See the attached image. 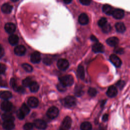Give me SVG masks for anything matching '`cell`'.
Segmentation results:
<instances>
[{
    "label": "cell",
    "mask_w": 130,
    "mask_h": 130,
    "mask_svg": "<svg viewBox=\"0 0 130 130\" xmlns=\"http://www.w3.org/2000/svg\"><path fill=\"white\" fill-rule=\"evenodd\" d=\"M59 81L65 86H71L74 83L73 77L70 75L63 76L59 78Z\"/></svg>",
    "instance_id": "1"
},
{
    "label": "cell",
    "mask_w": 130,
    "mask_h": 130,
    "mask_svg": "<svg viewBox=\"0 0 130 130\" xmlns=\"http://www.w3.org/2000/svg\"><path fill=\"white\" fill-rule=\"evenodd\" d=\"M59 113V110L56 107L53 106L50 107L47 112V116L50 119H54L56 118Z\"/></svg>",
    "instance_id": "2"
},
{
    "label": "cell",
    "mask_w": 130,
    "mask_h": 130,
    "mask_svg": "<svg viewBox=\"0 0 130 130\" xmlns=\"http://www.w3.org/2000/svg\"><path fill=\"white\" fill-rule=\"evenodd\" d=\"M72 124V119L69 116H66L63 120L61 124L60 129L62 130H69Z\"/></svg>",
    "instance_id": "3"
},
{
    "label": "cell",
    "mask_w": 130,
    "mask_h": 130,
    "mask_svg": "<svg viewBox=\"0 0 130 130\" xmlns=\"http://www.w3.org/2000/svg\"><path fill=\"white\" fill-rule=\"evenodd\" d=\"M57 66L60 70H66L69 67V63L67 59L61 58L57 61Z\"/></svg>",
    "instance_id": "4"
},
{
    "label": "cell",
    "mask_w": 130,
    "mask_h": 130,
    "mask_svg": "<svg viewBox=\"0 0 130 130\" xmlns=\"http://www.w3.org/2000/svg\"><path fill=\"white\" fill-rule=\"evenodd\" d=\"M64 105L66 107H71L75 106L76 104V100L73 96H67L64 99Z\"/></svg>",
    "instance_id": "5"
},
{
    "label": "cell",
    "mask_w": 130,
    "mask_h": 130,
    "mask_svg": "<svg viewBox=\"0 0 130 130\" xmlns=\"http://www.w3.org/2000/svg\"><path fill=\"white\" fill-rule=\"evenodd\" d=\"M110 61L116 67H119L122 64L121 59L115 54H111L109 57Z\"/></svg>",
    "instance_id": "6"
},
{
    "label": "cell",
    "mask_w": 130,
    "mask_h": 130,
    "mask_svg": "<svg viewBox=\"0 0 130 130\" xmlns=\"http://www.w3.org/2000/svg\"><path fill=\"white\" fill-rule=\"evenodd\" d=\"M34 125L38 129H44L47 127L46 123L43 120L38 119H36L34 121Z\"/></svg>",
    "instance_id": "7"
},
{
    "label": "cell",
    "mask_w": 130,
    "mask_h": 130,
    "mask_svg": "<svg viewBox=\"0 0 130 130\" xmlns=\"http://www.w3.org/2000/svg\"><path fill=\"white\" fill-rule=\"evenodd\" d=\"M12 108V103L8 100H5L1 104V109L5 112L10 111Z\"/></svg>",
    "instance_id": "8"
},
{
    "label": "cell",
    "mask_w": 130,
    "mask_h": 130,
    "mask_svg": "<svg viewBox=\"0 0 130 130\" xmlns=\"http://www.w3.org/2000/svg\"><path fill=\"white\" fill-rule=\"evenodd\" d=\"M92 49L95 53H103L104 51V46L100 43L97 42L94 44L92 47Z\"/></svg>",
    "instance_id": "9"
},
{
    "label": "cell",
    "mask_w": 130,
    "mask_h": 130,
    "mask_svg": "<svg viewBox=\"0 0 130 130\" xmlns=\"http://www.w3.org/2000/svg\"><path fill=\"white\" fill-rule=\"evenodd\" d=\"M124 11L120 9H114L112 14V16H113V17L117 19H120L122 18L124 16Z\"/></svg>",
    "instance_id": "10"
},
{
    "label": "cell",
    "mask_w": 130,
    "mask_h": 130,
    "mask_svg": "<svg viewBox=\"0 0 130 130\" xmlns=\"http://www.w3.org/2000/svg\"><path fill=\"white\" fill-rule=\"evenodd\" d=\"M117 89L116 87L112 85L108 88L106 94L110 98H114L117 95Z\"/></svg>",
    "instance_id": "11"
},
{
    "label": "cell",
    "mask_w": 130,
    "mask_h": 130,
    "mask_svg": "<svg viewBox=\"0 0 130 130\" xmlns=\"http://www.w3.org/2000/svg\"><path fill=\"white\" fill-rule=\"evenodd\" d=\"M26 52V49L23 45H18L14 49V53L18 56L23 55Z\"/></svg>",
    "instance_id": "12"
},
{
    "label": "cell",
    "mask_w": 130,
    "mask_h": 130,
    "mask_svg": "<svg viewBox=\"0 0 130 130\" xmlns=\"http://www.w3.org/2000/svg\"><path fill=\"white\" fill-rule=\"evenodd\" d=\"M41 55L38 51H35L30 55V60L33 63H39L41 61Z\"/></svg>",
    "instance_id": "13"
},
{
    "label": "cell",
    "mask_w": 130,
    "mask_h": 130,
    "mask_svg": "<svg viewBox=\"0 0 130 130\" xmlns=\"http://www.w3.org/2000/svg\"><path fill=\"white\" fill-rule=\"evenodd\" d=\"M78 21L81 25L87 24L89 22V19L87 15L85 13L81 14L78 17Z\"/></svg>",
    "instance_id": "14"
},
{
    "label": "cell",
    "mask_w": 130,
    "mask_h": 130,
    "mask_svg": "<svg viewBox=\"0 0 130 130\" xmlns=\"http://www.w3.org/2000/svg\"><path fill=\"white\" fill-rule=\"evenodd\" d=\"M27 104L29 107L31 108H36L38 106L39 101L36 98L31 96L28 98L27 100Z\"/></svg>",
    "instance_id": "15"
},
{
    "label": "cell",
    "mask_w": 130,
    "mask_h": 130,
    "mask_svg": "<svg viewBox=\"0 0 130 130\" xmlns=\"http://www.w3.org/2000/svg\"><path fill=\"white\" fill-rule=\"evenodd\" d=\"M5 30L9 34H13L16 29V26L14 24L11 22L7 23L5 25Z\"/></svg>",
    "instance_id": "16"
},
{
    "label": "cell",
    "mask_w": 130,
    "mask_h": 130,
    "mask_svg": "<svg viewBox=\"0 0 130 130\" xmlns=\"http://www.w3.org/2000/svg\"><path fill=\"white\" fill-rule=\"evenodd\" d=\"M106 43L110 46H116L119 43V39L115 37H112L109 38L106 40Z\"/></svg>",
    "instance_id": "17"
},
{
    "label": "cell",
    "mask_w": 130,
    "mask_h": 130,
    "mask_svg": "<svg viewBox=\"0 0 130 130\" xmlns=\"http://www.w3.org/2000/svg\"><path fill=\"white\" fill-rule=\"evenodd\" d=\"M102 10L103 12L106 14L108 15H112L114 9H113V8L109 5L106 4L103 6Z\"/></svg>",
    "instance_id": "18"
},
{
    "label": "cell",
    "mask_w": 130,
    "mask_h": 130,
    "mask_svg": "<svg viewBox=\"0 0 130 130\" xmlns=\"http://www.w3.org/2000/svg\"><path fill=\"white\" fill-rule=\"evenodd\" d=\"M115 27L116 31L120 33H123L126 30V27L124 24L121 22L116 23L115 25Z\"/></svg>",
    "instance_id": "19"
},
{
    "label": "cell",
    "mask_w": 130,
    "mask_h": 130,
    "mask_svg": "<svg viewBox=\"0 0 130 130\" xmlns=\"http://www.w3.org/2000/svg\"><path fill=\"white\" fill-rule=\"evenodd\" d=\"M12 9H13L12 6L8 3H5L3 4L1 7L2 11L3 13L6 14L10 13L12 10Z\"/></svg>",
    "instance_id": "20"
},
{
    "label": "cell",
    "mask_w": 130,
    "mask_h": 130,
    "mask_svg": "<svg viewBox=\"0 0 130 130\" xmlns=\"http://www.w3.org/2000/svg\"><path fill=\"white\" fill-rule=\"evenodd\" d=\"M3 127L4 128L7 130H11L14 128L15 124L13 121H6L3 123Z\"/></svg>",
    "instance_id": "21"
},
{
    "label": "cell",
    "mask_w": 130,
    "mask_h": 130,
    "mask_svg": "<svg viewBox=\"0 0 130 130\" xmlns=\"http://www.w3.org/2000/svg\"><path fill=\"white\" fill-rule=\"evenodd\" d=\"M8 41L9 43L11 45L14 46L17 44L19 41V38L16 35H11L9 36L8 38Z\"/></svg>",
    "instance_id": "22"
},
{
    "label": "cell",
    "mask_w": 130,
    "mask_h": 130,
    "mask_svg": "<svg viewBox=\"0 0 130 130\" xmlns=\"http://www.w3.org/2000/svg\"><path fill=\"white\" fill-rule=\"evenodd\" d=\"M2 118L4 121H13L15 120V118L12 115L8 113H5L2 114Z\"/></svg>",
    "instance_id": "23"
},
{
    "label": "cell",
    "mask_w": 130,
    "mask_h": 130,
    "mask_svg": "<svg viewBox=\"0 0 130 130\" xmlns=\"http://www.w3.org/2000/svg\"><path fill=\"white\" fill-rule=\"evenodd\" d=\"M77 75H78V77L80 79H83L84 78V76H85L84 67L81 65H79L77 68Z\"/></svg>",
    "instance_id": "24"
},
{
    "label": "cell",
    "mask_w": 130,
    "mask_h": 130,
    "mask_svg": "<svg viewBox=\"0 0 130 130\" xmlns=\"http://www.w3.org/2000/svg\"><path fill=\"white\" fill-rule=\"evenodd\" d=\"M12 95L11 92L9 91H4L1 93V98L5 100H8L12 97Z\"/></svg>",
    "instance_id": "25"
},
{
    "label": "cell",
    "mask_w": 130,
    "mask_h": 130,
    "mask_svg": "<svg viewBox=\"0 0 130 130\" xmlns=\"http://www.w3.org/2000/svg\"><path fill=\"white\" fill-rule=\"evenodd\" d=\"M80 128L81 130H91L92 125L89 122H83L80 125Z\"/></svg>",
    "instance_id": "26"
},
{
    "label": "cell",
    "mask_w": 130,
    "mask_h": 130,
    "mask_svg": "<svg viewBox=\"0 0 130 130\" xmlns=\"http://www.w3.org/2000/svg\"><path fill=\"white\" fill-rule=\"evenodd\" d=\"M29 87V89H30V91H31L32 92H36L38 90L39 86V84H38V83H37L35 81H32V82L31 83V84L30 85Z\"/></svg>",
    "instance_id": "27"
},
{
    "label": "cell",
    "mask_w": 130,
    "mask_h": 130,
    "mask_svg": "<svg viewBox=\"0 0 130 130\" xmlns=\"http://www.w3.org/2000/svg\"><path fill=\"white\" fill-rule=\"evenodd\" d=\"M20 110L25 114V115L28 114L29 112V111H30L28 107L25 103H23L22 105V106L21 107V108H20Z\"/></svg>",
    "instance_id": "28"
},
{
    "label": "cell",
    "mask_w": 130,
    "mask_h": 130,
    "mask_svg": "<svg viewBox=\"0 0 130 130\" xmlns=\"http://www.w3.org/2000/svg\"><path fill=\"white\" fill-rule=\"evenodd\" d=\"M32 82L31 79L30 77H27L24 79L22 81V84L25 87H28Z\"/></svg>",
    "instance_id": "29"
},
{
    "label": "cell",
    "mask_w": 130,
    "mask_h": 130,
    "mask_svg": "<svg viewBox=\"0 0 130 130\" xmlns=\"http://www.w3.org/2000/svg\"><path fill=\"white\" fill-rule=\"evenodd\" d=\"M22 67L23 69L27 72H30L32 71V67L29 64L24 63L22 64Z\"/></svg>",
    "instance_id": "30"
},
{
    "label": "cell",
    "mask_w": 130,
    "mask_h": 130,
    "mask_svg": "<svg viewBox=\"0 0 130 130\" xmlns=\"http://www.w3.org/2000/svg\"><path fill=\"white\" fill-rule=\"evenodd\" d=\"M107 23V19L105 17H102L98 21V24L99 26L102 27H103L105 25H106Z\"/></svg>",
    "instance_id": "31"
},
{
    "label": "cell",
    "mask_w": 130,
    "mask_h": 130,
    "mask_svg": "<svg viewBox=\"0 0 130 130\" xmlns=\"http://www.w3.org/2000/svg\"><path fill=\"white\" fill-rule=\"evenodd\" d=\"M102 31L105 33H108L109 32L111 29V26L110 24L107 23L106 25H105L103 27H102Z\"/></svg>",
    "instance_id": "32"
},
{
    "label": "cell",
    "mask_w": 130,
    "mask_h": 130,
    "mask_svg": "<svg viewBox=\"0 0 130 130\" xmlns=\"http://www.w3.org/2000/svg\"><path fill=\"white\" fill-rule=\"evenodd\" d=\"M10 85L16 91L18 86L17 85L16 81L14 78H11L10 80Z\"/></svg>",
    "instance_id": "33"
},
{
    "label": "cell",
    "mask_w": 130,
    "mask_h": 130,
    "mask_svg": "<svg viewBox=\"0 0 130 130\" xmlns=\"http://www.w3.org/2000/svg\"><path fill=\"white\" fill-rule=\"evenodd\" d=\"M97 91L96 89L93 87H90L88 90V93L91 96H94L96 94Z\"/></svg>",
    "instance_id": "34"
},
{
    "label": "cell",
    "mask_w": 130,
    "mask_h": 130,
    "mask_svg": "<svg viewBox=\"0 0 130 130\" xmlns=\"http://www.w3.org/2000/svg\"><path fill=\"white\" fill-rule=\"evenodd\" d=\"M16 115H17V117H18L19 119H20V120L23 119L24 118V117H25V114L22 112V111H21L20 109L18 110L16 112Z\"/></svg>",
    "instance_id": "35"
},
{
    "label": "cell",
    "mask_w": 130,
    "mask_h": 130,
    "mask_svg": "<svg viewBox=\"0 0 130 130\" xmlns=\"http://www.w3.org/2000/svg\"><path fill=\"white\" fill-rule=\"evenodd\" d=\"M33 128V124L31 123H26L23 126L24 130H32Z\"/></svg>",
    "instance_id": "36"
},
{
    "label": "cell",
    "mask_w": 130,
    "mask_h": 130,
    "mask_svg": "<svg viewBox=\"0 0 130 130\" xmlns=\"http://www.w3.org/2000/svg\"><path fill=\"white\" fill-rule=\"evenodd\" d=\"M43 62L47 64V65H50L52 62V60L51 59V58L50 57H44L43 58Z\"/></svg>",
    "instance_id": "37"
},
{
    "label": "cell",
    "mask_w": 130,
    "mask_h": 130,
    "mask_svg": "<svg viewBox=\"0 0 130 130\" xmlns=\"http://www.w3.org/2000/svg\"><path fill=\"white\" fill-rule=\"evenodd\" d=\"M66 86H65L64 85H63L62 83H61L60 82H59V83H58L57 85V89H58V90L60 91H64V90H66Z\"/></svg>",
    "instance_id": "38"
},
{
    "label": "cell",
    "mask_w": 130,
    "mask_h": 130,
    "mask_svg": "<svg viewBox=\"0 0 130 130\" xmlns=\"http://www.w3.org/2000/svg\"><path fill=\"white\" fill-rule=\"evenodd\" d=\"M114 52L118 54H122L124 53V50L121 48H116L114 49Z\"/></svg>",
    "instance_id": "39"
},
{
    "label": "cell",
    "mask_w": 130,
    "mask_h": 130,
    "mask_svg": "<svg viewBox=\"0 0 130 130\" xmlns=\"http://www.w3.org/2000/svg\"><path fill=\"white\" fill-rule=\"evenodd\" d=\"M83 93V90L81 88H77L76 89L75 94L77 96H81V94Z\"/></svg>",
    "instance_id": "40"
},
{
    "label": "cell",
    "mask_w": 130,
    "mask_h": 130,
    "mask_svg": "<svg viewBox=\"0 0 130 130\" xmlns=\"http://www.w3.org/2000/svg\"><path fill=\"white\" fill-rule=\"evenodd\" d=\"M124 82L123 81H119L116 83V86L121 89L124 86Z\"/></svg>",
    "instance_id": "41"
},
{
    "label": "cell",
    "mask_w": 130,
    "mask_h": 130,
    "mask_svg": "<svg viewBox=\"0 0 130 130\" xmlns=\"http://www.w3.org/2000/svg\"><path fill=\"white\" fill-rule=\"evenodd\" d=\"M80 2L83 5H90L91 1H88V0H82V1L80 0Z\"/></svg>",
    "instance_id": "42"
},
{
    "label": "cell",
    "mask_w": 130,
    "mask_h": 130,
    "mask_svg": "<svg viewBox=\"0 0 130 130\" xmlns=\"http://www.w3.org/2000/svg\"><path fill=\"white\" fill-rule=\"evenodd\" d=\"M16 91L20 93H23L25 92V89L22 86H18Z\"/></svg>",
    "instance_id": "43"
},
{
    "label": "cell",
    "mask_w": 130,
    "mask_h": 130,
    "mask_svg": "<svg viewBox=\"0 0 130 130\" xmlns=\"http://www.w3.org/2000/svg\"><path fill=\"white\" fill-rule=\"evenodd\" d=\"M6 67L5 64H1V74H4L6 71Z\"/></svg>",
    "instance_id": "44"
},
{
    "label": "cell",
    "mask_w": 130,
    "mask_h": 130,
    "mask_svg": "<svg viewBox=\"0 0 130 130\" xmlns=\"http://www.w3.org/2000/svg\"><path fill=\"white\" fill-rule=\"evenodd\" d=\"M102 119L104 121H107L108 119V115L107 114H105L103 116Z\"/></svg>",
    "instance_id": "45"
},
{
    "label": "cell",
    "mask_w": 130,
    "mask_h": 130,
    "mask_svg": "<svg viewBox=\"0 0 130 130\" xmlns=\"http://www.w3.org/2000/svg\"><path fill=\"white\" fill-rule=\"evenodd\" d=\"M90 39H91V40L92 41H94V42H95L96 43L98 42V39L96 38V37H95V36H91Z\"/></svg>",
    "instance_id": "46"
},
{
    "label": "cell",
    "mask_w": 130,
    "mask_h": 130,
    "mask_svg": "<svg viewBox=\"0 0 130 130\" xmlns=\"http://www.w3.org/2000/svg\"><path fill=\"white\" fill-rule=\"evenodd\" d=\"M0 54H1V57H2L3 55L4 54V50L3 48L2 47V46H1V50H0Z\"/></svg>",
    "instance_id": "47"
},
{
    "label": "cell",
    "mask_w": 130,
    "mask_h": 130,
    "mask_svg": "<svg viewBox=\"0 0 130 130\" xmlns=\"http://www.w3.org/2000/svg\"><path fill=\"white\" fill-rule=\"evenodd\" d=\"M63 2L66 4H70V3H71L72 1H63Z\"/></svg>",
    "instance_id": "48"
},
{
    "label": "cell",
    "mask_w": 130,
    "mask_h": 130,
    "mask_svg": "<svg viewBox=\"0 0 130 130\" xmlns=\"http://www.w3.org/2000/svg\"><path fill=\"white\" fill-rule=\"evenodd\" d=\"M100 130H105V128H104V127H100Z\"/></svg>",
    "instance_id": "49"
},
{
    "label": "cell",
    "mask_w": 130,
    "mask_h": 130,
    "mask_svg": "<svg viewBox=\"0 0 130 130\" xmlns=\"http://www.w3.org/2000/svg\"><path fill=\"white\" fill-rule=\"evenodd\" d=\"M58 130H62V129H60V128H59V129H58Z\"/></svg>",
    "instance_id": "50"
}]
</instances>
